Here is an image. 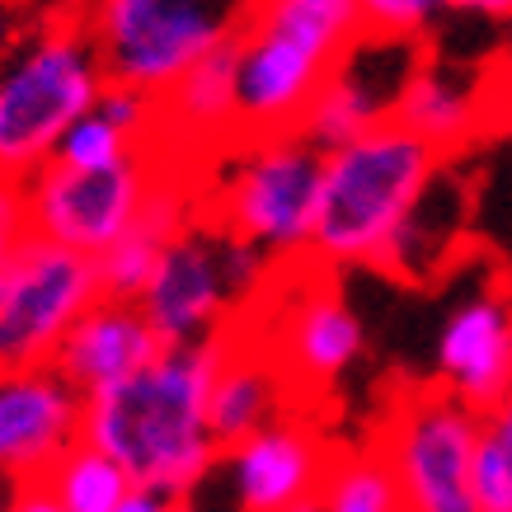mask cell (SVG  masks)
Instances as JSON below:
<instances>
[{"mask_svg": "<svg viewBox=\"0 0 512 512\" xmlns=\"http://www.w3.org/2000/svg\"><path fill=\"white\" fill-rule=\"evenodd\" d=\"M5 512H66V508L52 498V489H47L43 480H29V484H15V494H10Z\"/></svg>", "mask_w": 512, "mask_h": 512, "instance_id": "obj_27", "label": "cell"}, {"mask_svg": "<svg viewBox=\"0 0 512 512\" xmlns=\"http://www.w3.org/2000/svg\"><path fill=\"white\" fill-rule=\"evenodd\" d=\"M5 38H10V19H5V10H0V52H5Z\"/></svg>", "mask_w": 512, "mask_h": 512, "instance_id": "obj_31", "label": "cell"}, {"mask_svg": "<svg viewBox=\"0 0 512 512\" xmlns=\"http://www.w3.org/2000/svg\"><path fill=\"white\" fill-rule=\"evenodd\" d=\"M170 165L174 160L156 141H146L118 170L85 174L66 170V165H43L24 184L29 235L99 259L141 221V212L151 207V193H156V184L165 179Z\"/></svg>", "mask_w": 512, "mask_h": 512, "instance_id": "obj_8", "label": "cell"}, {"mask_svg": "<svg viewBox=\"0 0 512 512\" xmlns=\"http://www.w3.org/2000/svg\"><path fill=\"white\" fill-rule=\"evenodd\" d=\"M296 512H320V503H306V508H296Z\"/></svg>", "mask_w": 512, "mask_h": 512, "instance_id": "obj_32", "label": "cell"}, {"mask_svg": "<svg viewBox=\"0 0 512 512\" xmlns=\"http://www.w3.org/2000/svg\"><path fill=\"white\" fill-rule=\"evenodd\" d=\"M245 29L278 33L287 43L339 66L343 52L367 33L357 0H245Z\"/></svg>", "mask_w": 512, "mask_h": 512, "instance_id": "obj_19", "label": "cell"}, {"mask_svg": "<svg viewBox=\"0 0 512 512\" xmlns=\"http://www.w3.org/2000/svg\"><path fill=\"white\" fill-rule=\"evenodd\" d=\"M179 512H198V508H193V503H179Z\"/></svg>", "mask_w": 512, "mask_h": 512, "instance_id": "obj_33", "label": "cell"}, {"mask_svg": "<svg viewBox=\"0 0 512 512\" xmlns=\"http://www.w3.org/2000/svg\"><path fill=\"white\" fill-rule=\"evenodd\" d=\"M475 498H480V512H512V470L489 433L480 437V451H475Z\"/></svg>", "mask_w": 512, "mask_h": 512, "instance_id": "obj_25", "label": "cell"}, {"mask_svg": "<svg viewBox=\"0 0 512 512\" xmlns=\"http://www.w3.org/2000/svg\"><path fill=\"white\" fill-rule=\"evenodd\" d=\"M447 10H456V15H480V19H508L512 0H447Z\"/></svg>", "mask_w": 512, "mask_h": 512, "instance_id": "obj_30", "label": "cell"}, {"mask_svg": "<svg viewBox=\"0 0 512 512\" xmlns=\"http://www.w3.org/2000/svg\"><path fill=\"white\" fill-rule=\"evenodd\" d=\"M245 24V0H94L90 38L109 85L165 94Z\"/></svg>", "mask_w": 512, "mask_h": 512, "instance_id": "obj_5", "label": "cell"}, {"mask_svg": "<svg viewBox=\"0 0 512 512\" xmlns=\"http://www.w3.org/2000/svg\"><path fill=\"white\" fill-rule=\"evenodd\" d=\"M212 179L202 184V221L240 240L254 254L306 259L325 179V151L301 132L268 141H231L212 156Z\"/></svg>", "mask_w": 512, "mask_h": 512, "instance_id": "obj_4", "label": "cell"}, {"mask_svg": "<svg viewBox=\"0 0 512 512\" xmlns=\"http://www.w3.org/2000/svg\"><path fill=\"white\" fill-rule=\"evenodd\" d=\"M109 76L90 19L62 15L0 66V184L24 188L52 165L71 127L94 113Z\"/></svg>", "mask_w": 512, "mask_h": 512, "instance_id": "obj_3", "label": "cell"}, {"mask_svg": "<svg viewBox=\"0 0 512 512\" xmlns=\"http://www.w3.org/2000/svg\"><path fill=\"white\" fill-rule=\"evenodd\" d=\"M160 353H165V343H160V334L151 329V320H146V311H141L137 301L99 296L90 311L71 325V334L62 339L52 367L80 395H99V390L137 376L141 367H151Z\"/></svg>", "mask_w": 512, "mask_h": 512, "instance_id": "obj_16", "label": "cell"}, {"mask_svg": "<svg viewBox=\"0 0 512 512\" xmlns=\"http://www.w3.org/2000/svg\"><path fill=\"white\" fill-rule=\"evenodd\" d=\"M292 414L296 395L282 367L259 343V334L245 320H235L221 339V367L212 376V400H207V423H212L217 447L231 451L273 423L292 419Z\"/></svg>", "mask_w": 512, "mask_h": 512, "instance_id": "obj_15", "label": "cell"}, {"mask_svg": "<svg viewBox=\"0 0 512 512\" xmlns=\"http://www.w3.org/2000/svg\"><path fill=\"white\" fill-rule=\"evenodd\" d=\"M221 339L165 348L137 376L85 395L80 442L113 456L132 484L188 503V494L202 489V480L221 466V447L207 423Z\"/></svg>", "mask_w": 512, "mask_h": 512, "instance_id": "obj_1", "label": "cell"}, {"mask_svg": "<svg viewBox=\"0 0 512 512\" xmlns=\"http://www.w3.org/2000/svg\"><path fill=\"white\" fill-rule=\"evenodd\" d=\"M315 503H320V512H409L400 480L376 442L334 451Z\"/></svg>", "mask_w": 512, "mask_h": 512, "instance_id": "obj_20", "label": "cell"}, {"mask_svg": "<svg viewBox=\"0 0 512 512\" xmlns=\"http://www.w3.org/2000/svg\"><path fill=\"white\" fill-rule=\"evenodd\" d=\"M325 273L329 268H315V282H306V287L301 282L296 287H273L282 296L273 325L254 329L240 315L282 367L296 404L306 395L329 390L362 353V325H357V315L348 311V301L334 292V282Z\"/></svg>", "mask_w": 512, "mask_h": 512, "instance_id": "obj_11", "label": "cell"}, {"mask_svg": "<svg viewBox=\"0 0 512 512\" xmlns=\"http://www.w3.org/2000/svg\"><path fill=\"white\" fill-rule=\"evenodd\" d=\"M442 170V151L400 123H381L325 156L311 254L320 268L376 264L386 268L390 245Z\"/></svg>", "mask_w": 512, "mask_h": 512, "instance_id": "obj_2", "label": "cell"}, {"mask_svg": "<svg viewBox=\"0 0 512 512\" xmlns=\"http://www.w3.org/2000/svg\"><path fill=\"white\" fill-rule=\"evenodd\" d=\"M437 386H447L480 419L512 395V296L484 292L447 320L437 343Z\"/></svg>", "mask_w": 512, "mask_h": 512, "instance_id": "obj_14", "label": "cell"}, {"mask_svg": "<svg viewBox=\"0 0 512 512\" xmlns=\"http://www.w3.org/2000/svg\"><path fill=\"white\" fill-rule=\"evenodd\" d=\"M179 503H184V498H170V494H160V489H141L137 484L113 512H179Z\"/></svg>", "mask_w": 512, "mask_h": 512, "instance_id": "obj_28", "label": "cell"}, {"mask_svg": "<svg viewBox=\"0 0 512 512\" xmlns=\"http://www.w3.org/2000/svg\"><path fill=\"white\" fill-rule=\"evenodd\" d=\"M43 484L52 489V498H57L66 512H113L137 489L132 475H127L113 456L90 447V442H76V447L43 475Z\"/></svg>", "mask_w": 512, "mask_h": 512, "instance_id": "obj_21", "label": "cell"}, {"mask_svg": "<svg viewBox=\"0 0 512 512\" xmlns=\"http://www.w3.org/2000/svg\"><path fill=\"white\" fill-rule=\"evenodd\" d=\"M367 33H390V38H423V29L433 24L447 0H357Z\"/></svg>", "mask_w": 512, "mask_h": 512, "instance_id": "obj_23", "label": "cell"}, {"mask_svg": "<svg viewBox=\"0 0 512 512\" xmlns=\"http://www.w3.org/2000/svg\"><path fill=\"white\" fill-rule=\"evenodd\" d=\"M484 419L447 386L400 390L386 409L376 447L386 451L409 512H480L475 451Z\"/></svg>", "mask_w": 512, "mask_h": 512, "instance_id": "obj_7", "label": "cell"}, {"mask_svg": "<svg viewBox=\"0 0 512 512\" xmlns=\"http://www.w3.org/2000/svg\"><path fill=\"white\" fill-rule=\"evenodd\" d=\"M94 109L104 113L109 123H118L127 137L137 141H156V123H160V99L146 90H132V85H104L99 104Z\"/></svg>", "mask_w": 512, "mask_h": 512, "instance_id": "obj_24", "label": "cell"}, {"mask_svg": "<svg viewBox=\"0 0 512 512\" xmlns=\"http://www.w3.org/2000/svg\"><path fill=\"white\" fill-rule=\"evenodd\" d=\"M489 104H494V94H489L484 71H470V62H442L428 52L395 109V123L447 156L480 132Z\"/></svg>", "mask_w": 512, "mask_h": 512, "instance_id": "obj_17", "label": "cell"}, {"mask_svg": "<svg viewBox=\"0 0 512 512\" xmlns=\"http://www.w3.org/2000/svg\"><path fill=\"white\" fill-rule=\"evenodd\" d=\"M264 282V254L245 249L212 221L193 217L170 240L156 278H151V287H146L137 306L146 311V320H151V329L160 334L165 348L207 343L221 339L254 306Z\"/></svg>", "mask_w": 512, "mask_h": 512, "instance_id": "obj_6", "label": "cell"}, {"mask_svg": "<svg viewBox=\"0 0 512 512\" xmlns=\"http://www.w3.org/2000/svg\"><path fill=\"white\" fill-rule=\"evenodd\" d=\"M334 442L311 419L273 423L264 433H254L240 447L221 451V466L231 475V494L240 512H296L320 498L325 470L334 461Z\"/></svg>", "mask_w": 512, "mask_h": 512, "instance_id": "obj_13", "label": "cell"}, {"mask_svg": "<svg viewBox=\"0 0 512 512\" xmlns=\"http://www.w3.org/2000/svg\"><path fill=\"white\" fill-rule=\"evenodd\" d=\"M85 395L57 367L0 372V475L15 484L43 480L80 442Z\"/></svg>", "mask_w": 512, "mask_h": 512, "instance_id": "obj_12", "label": "cell"}, {"mask_svg": "<svg viewBox=\"0 0 512 512\" xmlns=\"http://www.w3.org/2000/svg\"><path fill=\"white\" fill-rule=\"evenodd\" d=\"M484 433L498 442V451H503V461H508V470H512V395L484 419Z\"/></svg>", "mask_w": 512, "mask_h": 512, "instance_id": "obj_29", "label": "cell"}, {"mask_svg": "<svg viewBox=\"0 0 512 512\" xmlns=\"http://www.w3.org/2000/svg\"><path fill=\"white\" fill-rule=\"evenodd\" d=\"M29 235V217H24V188L0 184V259L10 254Z\"/></svg>", "mask_w": 512, "mask_h": 512, "instance_id": "obj_26", "label": "cell"}, {"mask_svg": "<svg viewBox=\"0 0 512 512\" xmlns=\"http://www.w3.org/2000/svg\"><path fill=\"white\" fill-rule=\"evenodd\" d=\"M99 301L90 254L24 235L0 259V372L52 367L80 315Z\"/></svg>", "mask_w": 512, "mask_h": 512, "instance_id": "obj_9", "label": "cell"}, {"mask_svg": "<svg viewBox=\"0 0 512 512\" xmlns=\"http://www.w3.org/2000/svg\"><path fill=\"white\" fill-rule=\"evenodd\" d=\"M146 141L127 137L118 123H109L104 113L94 109L85 113L71 132L62 137V146H57V156H52V165H66V170H85V174H99V170H118V165H127V160L137 156Z\"/></svg>", "mask_w": 512, "mask_h": 512, "instance_id": "obj_22", "label": "cell"}, {"mask_svg": "<svg viewBox=\"0 0 512 512\" xmlns=\"http://www.w3.org/2000/svg\"><path fill=\"white\" fill-rule=\"evenodd\" d=\"M466 221H470V179L437 170L433 184L423 188V198L414 202L404 231L395 235L386 268L400 273V278H433L447 259H456Z\"/></svg>", "mask_w": 512, "mask_h": 512, "instance_id": "obj_18", "label": "cell"}, {"mask_svg": "<svg viewBox=\"0 0 512 512\" xmlns=\"http://www.w3.org/2000/svg\"><path fill=\"white\" fill-rule=\"evenodd\" d=\"M423 57H428L423 38L362 33L343 52V62L329 71L325 85H320L301 137L315 141L329 156V151L348 146L362 132H372L381 123H395V109H400V99L409 90L414 71L423 66Z\"/></svg>", "mask_w": 512, "mask_h": 512, "instance_id": "obj_10", "label": "cell"}]
</instances>
